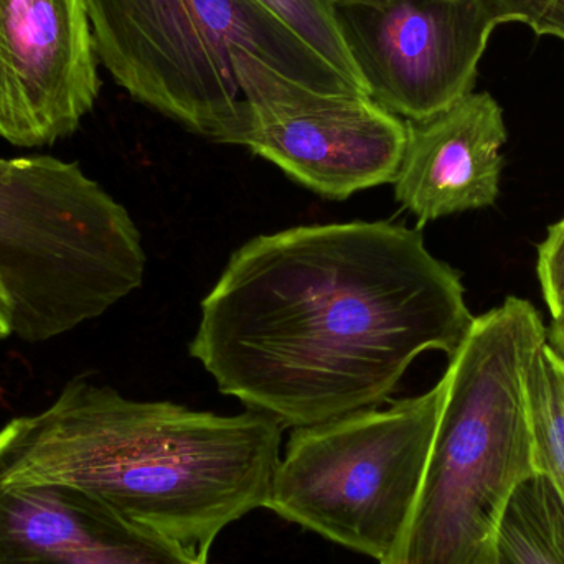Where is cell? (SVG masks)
<instances>
[{"instance_id": "cell-19", "label": "cell", "mask_w": 564, "mask_h": 564, "mask_svg": "<svg viewBox=\"0 0 564 564\" xmlns=\"http://www.w3.org/2000/svg\"><path fill=\"white\" fill-rule=\"evenodd\" d=\"M335 7H375V9H381V7L388 6L390 0H330Z\"/></svg>"}, {"instance_id": "cell-18", "label": "cell", "mask_w": 564, "mask_h": 564, "mask_svg": "<svg viewBox=\"0 0 564 564\" xmlns=\"http://www.w3.org/2000/svg\"><path fill=\"white\" fill-rule=\"evenodd\" d=\"M546 341L564 355V322H553L546 330Z\"/></svg>"}, {"instance_id": "cell-12", "label": "cell", "mask_w": 564, "mask_h": 564, "mask_svg": "<svg viewBox=\"0 0 564 564\" xmlns=\"http://www.w3.org/2000/svg\"><path fill=\"white\" fill-rule=\"evenodd\" d=\"M496 564H564V503L540 474L527 479L510 500Z\"/></svg>"}, {"instance_id": "cell-13", "label": "cell", "mask_w": 564, "mask_h": 564, "mask_svg": "<svg viewBox=\"0 0 564 564\" xmlns=\"http://www.w3.org/2000/svg\"><path fill=\"white\" fill-rule=\"evenodd\" d=\"M525 384L536 474L564 503V355L549 341L530 358Z\"/></svg>"}, {"instance_id": "cell-14", "label": "cell", "mask_w": 564, "mask_h": 564, "mask_svg": "<svg viewBox=\"0 0 564 564\" xmlns=\"http://www.w3.org/2000/svg\"><path fill=\"white\" fill-rule=\"evenodd\" d=\"M330 63L358 91L368 95L360 69L351 56L330 0H257Z\"/></svg>"}, {"instance_id": "cell-5", "label": "cell", "mask_w": 564, "mask_h": 564, "mask_svg": "<svg viewBox=\"0 0 564 564\" xmlns=\"http://www.w3.org/2000/svg\"><path fill=\"white\" fill-rule=\"evenodd\" d=\"M141 231L78 162L0 158V285L13 337L43 344L95 321L144 282Z\"/></svg>"}, {"instance_id": "cell-15", "label": "cell", "mask_w": 564, "mask_h": 564, "mask_svg": "<svg viewBox=\"0 0 564 564\" xmlns=\"http://www.w3.org/2000/svg\"><path fill=\"white\" fill-rule=\"evenodd\" d=\"M536 276L553 322H564V218L549 228L540 243Z\"/></svg>"}, {"instance_id": "cell-1", "label": "cell", "mask_w": 564, "mask_h": 564, "mask_svg": "<svg viewBox=\"0 0 564 564\" xmlns=\"http://www.w3.org/2000/svg\"><path fill=\"white\" fill-rule=\"evenodd\" d=\"M473 322L459 273L420 231L305 225L231 254L191 355L221 393L299 430L380 406L421 354L453 358Z\"/></svg>"}, {"instance_id": "cell-10", "label": "cell", "mask_w": 564, "mask_h": 564, "mask_svg": "<svg viewBox=\"0 0 564 564\" xmlns=\"http://www.w3.org/2000/svg\"><path fill=\"white\" fill-rule=\"evenodd\" d=\"M0 564H208L58 484H0Z\"/></svg>"}, {"instance_id": "cell-3", "label": "cell", "mask_w": 564, "mask_h": 564, "mask_svg": "<svg viewBox=\"0 0 564 564\" xmlns=\"http://www.w3.org/2000/svg\"><path fill=\"white\" fill-rule=\"evenodd\" d=\"M546 330L535 305L516 295L474 317L444 373L446 397L410 525L381 564H496L510 500L536 474L525 378Z\"/></svg>"}, {"instance_id": "cell-6", "label": "cell", "mask_w": 564, "mask_h": 564, "mask_svg": "<svg viewBox=\"0 0 564 564\" xmlns=\"http://www.w3.org/2000/svg\"><path fill=\"white\" fill-rule=\"evenodd\" d=\"M444 377L420 397L368 408L289 437L267 509L384 563L410 525L430 459Z\"/></svg>"}, {"instance_id": "cell-9", "label": "cell", "mask_w": 564, "mask_h": 564, "mask_svg": "<svg viewBox=\"0 0 564 564\" xmlns=\"http://www.w3.org/2000/svg\"><path fill=\"white\" fill-rule=\"evenodd\" d=\"M98 59L85 0H0V139L72 138L98 99Z\"/></svg>"}, {"instance_id": "cell-7", "label": "cell", "mask_w": 564, "mask_h": 564, "mask_svg": "<svg viewBox=\"0 0 564 564\" xmlns=\"http://www.w3.org/2000/svg\"><path fill=\"white\" fill-rule=\"evenodd\" d=\"M241 98L237 144L328 200L393 184L406 121L364 93H318L257 56L231 53Z\"/></svg>"}, {"instance_id": "cell-16", "label": "cell", "mask_w": 564, "mask_h": 564, "mask_svg": "<svg viewBox=\"0 0 564 564\" xmlns=\"http://www.w3.org/2000/svg\"><path fill=\"white\" fill-rule=\"evenodd\" d=\"M502 23H523L535 35L564 43V0H494Z\"/></svg>"}, {"instance_id": "cell-11", "label": "cell", "mask_w": 564, "mask_h": 564, "mask_svg": "<svg viewBox=\"0 0 564 564\" xmlns=\"http://www.w3.org/2000/svg\"><path fill=\"white\" fill-rule=\"evenodd\" d=\"M507 139L502 106L490 93H470L431 118L406 121L394 198L417 218V227L492 207Z\"/></svg>"}, {"instance_id": "cell-4", "label": "cell", "mask_w": 564, "mask_h": 564, "mask_svg": "<svg viewBox=\"0 0 564 564\" xmlns=\"http://www.w3.org/2000/svg\"><path fill=\"white\" fill-rule=\"evenodd\" d=\"M85 2L112 79L135 101L220 144H237L241 126L235 50L314 91L361 93L257 0Z\"/></svg>"}, {"instance_id": "cell-2", "label": "cell", "mask_w": 564, "mask_h": 564, "mask_svg": "<svg viewBox=\"0 0 564 564\" xmlns=\"http://www.w3.org/2000/svg\"><path fill=\"white\" fill-rule=\"evenodd\" d=\"M278 421L138 401L75 377L50 406L0 427V484H58L208 563L217 536L267 509Z\"/></svg>"}, {"instance_id": "cell-17", "label": "cell", "mask_w": 564, "mask_h": 564, "mask_svg": "<svg viewBox=\"0 0 564 564\" xmlns=\"http://www.w3.org/2000/svg\"><path fill=\"white\" fill-rule=\"evenodd\" d=\"M12 314H10L9 299L0 285V340L12 337Z\"/></svg>"}, {"instance_id": "cell-8", "label": "cell", "mask_w": 564, "mask_h": 564, "mask_svg": "<svg viewBox=\"0 0 564 564\" xmlns=\"http://www.w3.org/2000/svg\"><path fill=\"white\" fill-rule=\"evenodd\" d=\"M371 99L421 121L474 93L480 59L500 25L494 0H390L335 7Z\"/></svg>"}]
</instances>
